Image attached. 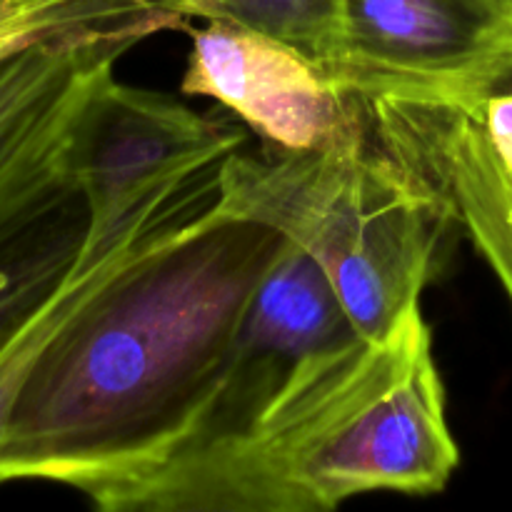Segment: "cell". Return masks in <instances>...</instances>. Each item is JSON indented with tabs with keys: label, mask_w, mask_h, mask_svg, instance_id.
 <instances>
[{
	"label": "cell",
	"mask_w": 512,
	"mask_h": 512,
	"mask_svg": "<svg viewBox=\"0 0 512 512\" xmlns=\"http://www.w3.org/2000/svg\"><path fill=\"white\" fill-rule=\"evenodd\" d=\"M210 208L100 290L43 350L0 435V485L45 480L98 503L190 423L283 245Z\"/></svg>",
	"instance_id": "obj_1"
},
{
	"label": "cell",
	"mask_w": 512,
	"mask_h": 512,
	"mask_svg": "<svg viewBox=\"0 0 512 512\" xmlns=\"http://www.w3.org/2000/svg\"><path fill=\"white\" fill-rule=\"evenodd\" d=\"M458 465L433 335L413 300L385 338H353L300 370L173 512H325L368 493L433 495Z\"/></svg>",
	"instance_id": "obj_2"
},
{
	"label": "cell",
	"mask_w": 512,
	"mask_h": 512,
	"mask_svg": "<svg viewBox=\"0 0 512 512\" xmlns=\"http://www.w3.org/2000/svg\"><path fill=\"white\" fill-rule=\"evenodd\" d=\"M353 100V125L325 148L228 155L218 208L298 245L320 265L355 330L380 340L420 300L448 223L370 140Z\"/></svg>",
	"instance_id": "obj_3"
},
{
	"label": "cell",
	"mask_w": 512,
	"mask_h": 512,
	"mask_svg": "<svg viewBox=\"0 0 512 512\" xmlns=\"http://www.w3.org/2000/svg\"><path fill=\"white\" fill-rule=\"evenodd\" d=\"M353 338L363 335L320 265L285 238L190 423L153 465L95 505L105 512H173L195 480L258 430L300 370Z\"/></svg>",
	"instance_id": "obj_4"
},
{
	"label": "cell",
	"mask_w": 512,
	"mask_h": 512,
	"mask_svg": "<svg viewBox=\"0 0 512 512\" xmlns=\"http://www.w3.org/2000/svg\"><path fill=\"white\" fill-rule=\"evenodd\" d=\"M355 98L370 140L445 223L468 233L512 303V70L460 100Z\"/></svg>",
	"instance_id": "obj_5"
},
{
	"label": "cell",
	"mask_w": 512,
	"mask_h": 512,
	"mask_svg": "<svg viewBox=\"0 0 512 512\" xmlns=\"http://www.w3.org/2000/svg\"><path fill=\"white\" fill-rule=\"evenodd\" d=\"M512 70L503 0H338L323 75L348 95L460 100Z\"/></svg>",
	"instance_id": "obj_6"
},
{
	"label": "cell",
	"mask_w": 512,
	"mask_h": 512,
	"mask_svg": "<svg viewBox=\"0 0 512 512\" xmlns=\"http://www.w3.org/2000/svg\"><path fill=\"white\" fill-rule=\"evenodd\" d=\"M235 120L200 115L160 93L130 88L113 68L95 78L68 145V168L90 213L88 243L103 240L158 188L243 150Z\"/></svg>",
	"instance_id": "obj_7"
},
{
	"label": "cell",
	"mask_w": 512,
	"mask_h": 512,
	"mask_svg": "<svg viewBox=\"0 0 512 512\" xmlns=\"http://www.w3.org/2000/svg\"><path fill=\"white\" fill-rule=\"evenodd\" d=\"M190 35L183 93L218 100L260 135L268 153H308L348 133L358 108L285 40L228 20Z\"/></svg>",
	"instance_id": "obj_8"
},
{
	"label": "cell",
	"mask_w": 512,
	"mask_h": 512,
	"mask_svg": "<svg viewBox=\"0 0 512 512\" xmlns=\"http://www.w3.org/2000/svg\"><path fill=\"white\" fill-rule=\"evenodd\" d=\"M218 163L203 165L155 190L108 238L85 240L83 253L53 295L0 348V435L35 363L55 335L118 275L158 250L215 208L220 198Z\"/></svg>",
	"instance_id": "obj_9"
},
{
	"label": "cell",
	"mask_w": 512,
	"mask_h": 512,
	"mask_svg": "<svg viewBox=\"0 0 512 512\" xmlns=\"http://www.w3.org/2000/svg\"><path fill=\"white\" fill-rule=\"evenodd\" d=\"M165 15L65 30L0 50V178L38 150L125 50L158 30Z\"/></svg>",
	"instance_id": "obj_10"
},
{
	"label": "cell",
	"mask_w": 512,
	"mask_h": 512,
	"mask_svg": "<svg viewBox=\"0 0 512 512\" xmlns=\"http://www.w3.org/2000/svg\"><path fill=\"white\" fill-rule=\"evenodd\" d=\"M88 230V203L80 193L0 255V348L73 270Z\"/></svg>",
	"instance_id": "obj_11"
},
{
	"label": "cell",
	"mask_w": 512,
	"mask_h": 512,
	"mask_svg": "<svg viewBox=\"0 0 512 512\" xmlns=\"http://www.w3.org/2000/svg\"><path fill=\"white\" fill-rule=\"evenodd\" d=\"M183 30L190 18L228 20L295 45L320 70L330 58L338 0H150Z\"/></svg>",
	"instance_id": "obj_12"
},
{
	"label": "cell",
	"mask_w": 512,
	"mask_h": 512,
	"mask_svg": "<svg viewBox=\"0 0 512 512\" xmlns=\"http://www.w3.org/2000/svg\"><path fill=\"white\" fill-rule=\"evenodd\" d=\"M145 15H165L175 20L150 0H0V50L65 30L120 23ZM175 25L183 28L178 20Z\"/></svg>",
	"instance_id": "obj_13"
},
{
	"label": "cell",
	"mask_w": 512,
	"mask_h": 512,
	"mask_svg": "<svg viewBox=\"0 0 512 512\" xmlns=\"http://www.w3.org/2000/svg\"><path fill=\"white\" fill-rule=\"evenodd\" d=\"M503 3H505V5H510V8H512V0H503Z\"/></svg>",
	"instance_id": "obj_14"
}]
</instances>
